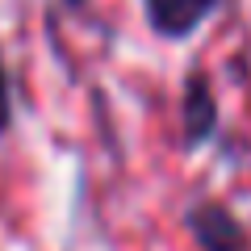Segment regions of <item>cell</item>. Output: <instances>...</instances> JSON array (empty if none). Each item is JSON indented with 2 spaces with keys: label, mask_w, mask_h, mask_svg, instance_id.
<instances>
[{
  "label": "cell",
  "mask_w": 251,
  "mask_h": 251,
  "mask_svg": "<svg viewBox=\"0 0 251 251\" xmlns=\"http://www.w3.org/2000/svg\"><path fill=\"white\" fill-rule=\"evenodd\" d=\"M214 4H218V0H143L151 29H155V34H163V38L193 34V29L214 13Z\"/></svg>",
  "instance_id": "6da1fadb"
},
{
  "label": "cell",
  "mask_w": 251,
  "mask_h": 251,
  "mask_svg": "<svg viewBox=\"0 0 251 251\" xmlns=\"http://www.w3.org/2000/svg\"><path fill=\"white\" fill-rule=\"evenodd\" d=\"M188 226L197 234L201 251H243L247 247V230H243L239 218H230L222 205H197L188 214Z\"/></svg>",
  "instance_id": "7a4b0ae2"
},
{
  "label": "cell",
  "mask_w": 251,
  "mask_h": 251,
  "mask_svg": "<svg viewBox=\"0 0 251 251\" xmlns=\"http://www.w3.org/2000/svg\"><path fill=\"white\" fill-rule=\"evenodd\" d=\"M209 130H214V92L197 75V80H188V92H184V134L188 143H201Z\"/></svg>",
  "instance_id": "3957f363"
},
{
  "label": "cell",
  "mask_w": 251,
  "mask_h": 251,
  "mask_svg": "<svg viewBox=\"0 0 251 251\" xmlns=\"http://www.w3.org/2000/svg\"><path fill=\"white\" fill-rule=\"evenodd\" d=\"M9 126V80H4V63H0V130Z\"/></svg>",
  "instance_id": "277c9868"
}]
</instances>
